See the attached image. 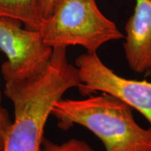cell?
I'll return each mask as SVG.
<instances>
[{
  "mask_svg": "<svg viewBox=\"0 0 151 151\" xmlns=\"http://www.w3.org/2000/svg\"><path fill=\"white\" fill-rule=\"evenodd\" d=\"M0 50L7 58L1 72L8 82L27 80L43 73L53 48L43 41L39 31L22 28L15 19L0 17Z\"/></svg>",
  "mask_w": 151,
  "mask_h": 151,
  "instance_id": "obj_4",
  "label": "cell"
},
{
  "mask_svg": "<svg viewBox=\"0 0 151 151\" xmlns=\"http://www.w3.org/2000/svg\"><path fill=\"white\" fill-rule=\"evenodd\" d=\"M13 121L11 120L9 111L2 104V92L0 88V151H3L7 136Z\"/></svg>",
  "mask_w": 151,
  "mask_h": 151,
  "instance_id": "obj_9",
  "label": "cell"
},
{
  "mask_svg": "<svg viewBox=\"0 0 151 151\" xmlns=\"http://www.w3.org/2000/svg\"><path fill=\"white\" fill-rule=\"evenodd\" d=\"M51 48L81 46L97 52L104 43L124 39L116 24L104 15L96 0H58L39 29Z\"/></svg>",
  "mask_w": 151,
  "mask_h": 151,
  "instance_id": "obj_3",
  "label": "cell"
},
{
  "mask_svg": "<svg viewBox=\"0 0 151 151\" xmlns=\"http://www.w3.org/2000/svg\"><path fill=\"white\" fill-rule=\"evenodd\" d=\"M41 0H0V17L13 18L28 29L39 31L43 23Z\"/></svg>",
  "mask_w": 151,
  "mask_h": 151,
  "instance_id": "obj_7",
  "label": "cell"
},
{
  "mask_svg": "<svg viewBox=\"0 0 151 151\" xmlns=\"http://www.w3.org/2000/svg\"><path fill=\"white\" fill-rule=\"evenodd\" d=\"M58 0H41V16L43 20L52 14Z\"/></svg>",
  "mask_w": 151,
  "mask_h": 151,
  "instance_id": "obj_10",
  "label": "cell"
},
{
  "mask_svg": "<svg viewBox=\"0 0 151 151\" xmlns=\"http://www.w3.org/2000/svg\"><path fill=\"white\" fill-rule=\"evenodd\" d=\"M79 84L78 69L68 62L66 47L53 48L46 69L37 76L5 82L4 94L14 104V120L3 151H41L52 106Z\"/></svg>",
  "mask_w": 151,
  "mask_h": 151,
  "instance_id": "obj_1",
  "label": "cell"
},
{
  "mask_svg": "<svg viewBox=\"0 0 151 151\" xmlns=\"http://www.w3.org/2000/svg\"><path fill=\"white\" fill-rule=\"evenodd\" d=\"M75 64L81 94L90 96L101 91L111 94L137 110L151 124V82L122 78L106 67L97 52L81 54Z\"/></svg>",
  "mask_w": 151,
  "mask_h": 151,
  "instance_id": "obj_5",
  "label": "cell"
},
{
  "mask_svg": "<svg viewBox=\"0 0 151 151\" xmlns=\"http://www.w3.org/2000/svg\"><path fill=\"white\" fill-rule=\"evenodd\" d=\"M132 109L118 98L102 92L81 100L60 99L52 106L51 115L62 130L74 124L89 129L104 143L106 151H151V128L141 127Z\"/></svg>",
  "mask_w": 151,
  "mask_h": 151,
  "instance_id": "obj_2",
  "label": "cell"
},
{
  "mask_svg": "<svg viewBox=\"0 0 151 151\" xmlns=\"http://www.w3.org/2000/svg\"><path fill=\"white\" fill-rule=\"evenodd\" d=\"M124 50L136 73L151 71V0H135L133 14L125 24Z\"/></svg>",
  "mask_w": 151,
  "mask_h": 151,
  "instance_id": "obj_6",
  "label": "cell"
},
{
  "mask_svg": "<svg viewBox=\"0 0 151 151\" xmlns=\"http://www.w3.org/2000/svg\"><path fill=\"white\" fill-rule=\"evenodd\" d=\"M41 151H94V150L85 141L78 139H72L61 144H57L43 138Z\"/></svg>",
  "mask_w": 151,
  "mask_h": 151,
  "instance_id": "obj_8",
  "label": "cell"
}]
</instances>
